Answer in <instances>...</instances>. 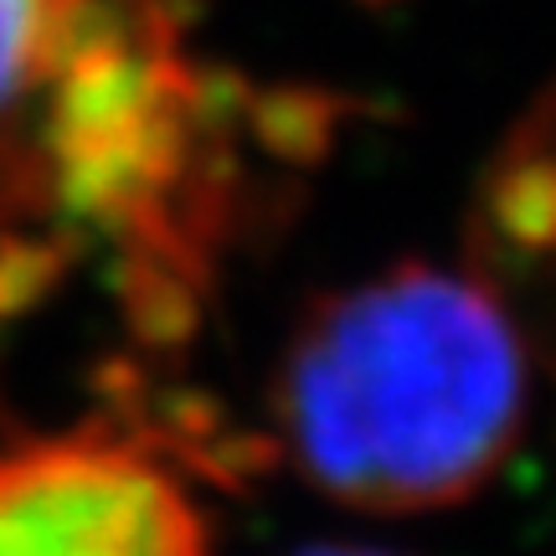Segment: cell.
<instances>
[{
	"mask_svg": "<svg viewBox=\"0 0 556 556\" xmlns=\"http://www.w3.org/2000/svg\"><path fill=\"white\" fill-rule=\"evenodd\" d=\"M531 361L495 283L397 263L315 299L274 377V433L319 495L371 516L475 500L526 433Z\"/></svg>",
	"mask_w": 556,
	"mask_h": 556,
	"instance_id": "1",
	"label": "cell"
},
{
	"mask_svg": "<svg viewBox=\"0 0 556 556\" xmlns=\"http://www.w3.org/2000/svg\"><path fill=\"white\" fill-rule=\"evenodd\" d=\"M180 0H0V315L78 258L58 206L73 114L180 47Z\"/></svg>",
	"mask_w": 556,
	"mask_h": 556,
	"instance_id": "2",
	"label": "cell"
},
{
	"mask_svg": "<svg viewBox=\"0 0 556 556\" xmlns=\"http://www.w3.org/2000/svg\"><path fill=\"white\" fill-rule=\"evenodd\" d=\"M0 556H217L165 438L114 422L0 438Z\"/></svg>",
	"mask_w": 556,
	"mask_h": 556,
	"instance_id": "3",
	"label": "cell"
},
{
	"mask_svg": "<svg viewBox=\"0 0 556 556\" xmlns=\"http://www.w3.org/2000/svg\"><path fill=\"white\" fill-rule=\"evenodd\" d=\"M299 556H392V552H377V546H309Z\"/></svg>",
	"mask_w": 556,
	"mask_h": 556,
	"instance_id": "4",
	"label": "cell"
}]
</instances>
